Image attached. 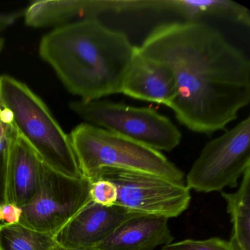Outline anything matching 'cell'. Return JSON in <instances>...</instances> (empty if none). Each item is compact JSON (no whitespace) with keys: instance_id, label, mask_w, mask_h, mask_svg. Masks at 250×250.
Segmentation results:
<instances>
[{"instance_id":"5bb4252c","label":"cell","mask_w":250,"mask_h":250,"mask_svg":"<svg viewBox=\"0 0 250 250\" xmlns=\"http://www.w3.org/2000/svg\"><path fill=\"white\" fill-rule=\"evenodd\" d=\"M159 10H169L187 19V21H198L206 17H215L250 26V11L245 7L229 0H165L159 2Z\"/></svg>"},{"instance_id":"7402d4cb","label":"cell","mask_w":250,"mask_h":250,"mask_svg":"<svg viewBox=\"0 0 250 250\" xmlns=\"http://www.w3.org/2000/svg\"><path fill=\"white\" fill-rule=\"evenodd\" d=\"M55 250H101L96 247H89V248H64L61 246L58 245Z\"/></svg>"},{"instance_id":"30bf717a","label":"cell","mask_w":250,"mask_h":250,"mask_svg":"<svg viewBox=\"0 0 250 250\" xmlns=\"http://www.w3.org/2000/svg\"><path fill=\"white\" fill-rule=\"evenodd\" d=\"M121 93L133 99L163 104L167 106L176 93L175 77L169 67L145 56L136 46Z\"/></svg>"},{"instance_id":"e0dca14e","label":"cell","mask_w":250,"mask_h":250,"mask_svg":"<svg viewBox=\"0 0 250 250\" xmlns=\"http://www.w3.org/2000/svg\"><path fill=\"white\" fill-rule=\"evenodd\" d=\"M17 133L11 114L5 108L0 106V206L8 203V160L11 144Z\"/></svg>"},{"instance_id":"277c9868","label":"cell","mask_w":250,"mask_h":250,"mask_svg":"<svg viewBox=\"0 0 250 250\" xmlns=\"http://www.w3.org/2000/svg\"><path fill=\"white\" fill-rule=\"evenodd\" d=\"M69 137L82 175L90 182L107 169L184 181V172L162 152L129 139L87 123L77 125Z\"/></svg>"},{"instance_id":"2e32d148","label":"cell","mask_w":250,"mask_h":250,"mask_svg":"<svg viewBox=\"0 0 250 250\" xmlns=\"http://www.w3.org/2000/svg\"><path fill=\"white\" fill-rule=\"evenodd\" d=\"M58 245L55 235L21 224L0 225V250H55Z\"/></svg>"},{"instance_id":"603a6c76","label":"cell","mask_w":250,"mask_h":250,"mask_svg":"<svg viewBox=\"0 0 250 250\" xmlns=\"http://www.w3.org/2000/svg\"><path fill=\"white\" fill-rule=\"evenodd\" d=\"M4 40L2 38L0 37V52L2 50V47H3Z\"/></svg>"},{"instance_id":"8fae6325","label":"cell","mask_w":250,"mask_h":250,"mask_svg":"<svg viewBox=\"0 0 250 250\" xmlns=\"http://www.w3.org/2000/svg\"><path fill=\"white\" fill-rule=\"evenodd\" d=\"M46 164L18 134L10 150L7 177L8 203L20 207L28 204L39 191Z\"/></svg>"},{"instance_id":"7c38bea8","label":"cell","mask_w":250,"mask_h":250,"mask_svg":"<svg viewBox=\"0 0 250 250\" xmlns=\"http://www.w3.org/2000/svg\"><path fill=\"white\" fill-rule=\"evenodd\" d=\"M115 1L46 0L37 1L24 12L27 25L32 27H58L89 20L115 11Z\"/></svg>"},{"instance_id":"4fadbf2b","label":"cell","mask_w":250,"mask_h":250,"mask_svg":"<svg viewBox=\"0 0 250 250\" xmlns=\"http://www.w3.org/2000/svg\"><path fill=\"white\" fill-rule=\"evenodd\" d=\"M169 219L136 214L96 248L101 250H153L173 242Z\"/></svg>"},{"instance_id":"7a4b0ae2","label":"cell","mask_w":250,"mask_h":250,"mask_svg":"<svg viewBox=\"0 0 250 250\" xmlns=\"http://www.w3.org/2000/svg\"><path fill=\"white\" fill-rule=\"evenodd\" d=\"M136 46L123 32L89 20L55 27L42 38L39 55L67 90L83 101L121 93Z\"/></svg>"},{"instance_id":"cb8c5ba5","label":"cell","mask_w":250,"mask_h":250,"mask_svg":"<svg viewBox=\"0 0 250 250\" xmlns=\"http://www.w3.org/2000/svg\"></svg>"},{"instance_id":"5b68a950","label":"cell","mask_w":250,"mask_h":250,"mask_svg":"<svg viewBox=\"0 0 250 250\" xmlns=\"http://www.w3.org/2000/svg\"><path fill=\"white\" fill-rule=\"evenodd\" d=\"M70 107L87 124L158 151H172L182 138L171 120L152 108L101 99L72 102Z\"/></svg>"},{"instance_id":"9a60e30c","label":"cell","mask_w":250,"mask_h":250,"mask_svg":"<svg viewBox=\"0 0 250 250\" xmlns=\"http://www.w3.org/2000/svg\"><path fill=\"white\" fill-rule=\"evenodd\" d=\"M221 194L232 222L229 242L236 250H250V168L241 177L237 191Z\"/></svg>"},{"instance_id":"ac0fdd59","label":"cell","mask_w":250,"mask_h":250,"mask_svg":"<svg viewBox=\"0 0 250 250\" xmlns=\"http://www.w3.org/2000/svg\"><path fill=\"white\" fill-rule=\"evenodd\" d=\"M162 250H236L229 241L219 238L207 239H185L172 242L162 247Z\"/></svg>"},{"instance_id":"52a82bcc","label":"cell","mask_w":250,"mask_h":250,"mask_svg":"<svg viewBox=\"0 0 250 250\" xmlns=\"http://www.w3.org/2000/svg\"><path fill=\"white\" fill-rule=\"evenodd\" d=\"M99 178L109 180L116 186L115 206L135 214L169 219L182 214L191 203V190L184 181L114 169L102 171Z\"/></svg>"},{"instance_id":"3957f363","label":"cell","mask_w":250,"mask_h":250,"mask_svg":"<svg viewBox=\"0 0 250 250\" xmlns=\"http://www.w3.org/2000/svg\"><path fill=\"white\" fill-rule=\"evenodd\" d=\"M0 106L10 112L18 134L49 167L70 178H83L69 135L25 84L0 76Z\"/></svg>"},{"instance_id":"9c48e42d","label":"cell","mask_w":250,"mask_h":250,"mask_svg":"<svg viewBox=\"0 0 250 250\" xmlns=\"http://www.w3.org/2000/svg\"><path fill=\"white\" fill-rule=\"evenodd\" d=\"M134 215L120 206L105 207L91 201L55 235V240L64 248L97 247Z\"/></svg>"},{"instance_id":"ffe728a7","label":"cell","mask_w":250,"mask_h":250,"mask_svg":"<svg viewBox=\"0 0 250 250\" xmlns=\"http://www.w3.org/2000/svg\"><path fill=\"white\" fill-rule=\"evenodd\" d=\"M22 210L14 203H6L0 206V223L14 225L20 223Z\"/></svg>"},{"instance_id":"ba28073f","label":"cell","mask_w":250,"mask_h":250,"mask_svg":"<svg viewBox=\"0 0 250 250\" xmlns=\"http://www.w3.org/2000/svg\"><path fill=\"white\" fill-rule=\"evenodd\" d=\"M91 182L55 172L45 165L40 187L34 198L21 207L20 224L55 235L90 202Z\"/></svg>"},{"instance_id":"6da1fadb","label":"cell","mask_w":250,"mask_h":250,"mask_svg":"<svg viewBox=\"0 0 250 250\" xmlns=\"http://www.w3.org/2000/svg\"><path fill=\"white\" fill-rule=\"evenodd\" d=\"M138 49L173 73L176 93L167 106L193 132L211 134L223 130L250 104V60L208 24H160Z\"/></svg>"},{"instance_id":"8992f818","label":"cell","mask_w":250,"mask_h":250,"mask_svg":"<svg viewBox=\"0 0 250 250\" xmlns=\"http://www.w3.org/2000/svg\"><path fill=\"white\" fill-rule=\"evenodd\" d=\"M250 168V118L209 141L186 177V185L198 192L238 187Z\"/></svg>"},{"instance_id":"d4e9b609","label":"cell","mask_w":250,"mask_h":250,"mask_svg":"<svg viewBox=\"0 0 250 250\" xmlns=\"http://www.w3.org/2000/svg\"><path fill=\"white\" fill-rule=\"evenodd\" d=\"M2 225V223H0V225Z\"/></svg>"},{"instance_id":"d6986e66","label":"cell","mask_w":250,"mask_h":250,"mask_svg":"<svg viewBox=\"0 0 250 250\" xmlns=\"http://www.w3.org/2000/svg\"><path fill=\"white\" fill-rule=\"evenodd\" d=\"M90 200L105 207L115 206L118 200V188L113 182L104 178H99L91 183Z\"/></svg>"},{"instance_id":"44dd1931","label":"cell","mask_w":250,"mask_h":250,"mask_svg":"<svg viewBox=\"0 0 250 250\" xmlns=\"http://www.w3.org/2000/svg\"><path fill=\"white\" fill-rule=\"evenodd\" d=\"M21 16L20 12L1 13L0 14V32L12 25Z\"/></svg>"}]
</instances>
